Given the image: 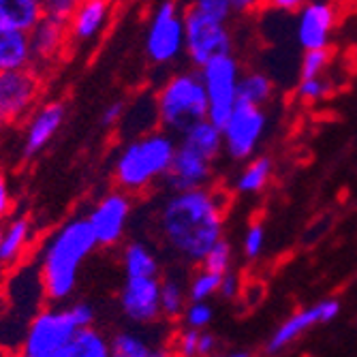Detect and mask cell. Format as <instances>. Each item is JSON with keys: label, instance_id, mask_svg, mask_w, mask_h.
<instances>
[{"label": "cell", "instance_id": "cell-1", "mask_svg": "<svg viewBox=\"0 0 357 357\" xmlns=\"http://www.w3.org/2000/svg\"><path fill=\"white\" fill-rule=\"evenodd\" d=\"M156 225L176 255L202 264L206 252L222 238L225 195L210 186L172 190L158 206Z\"/></svg>", "mask_w": 357, "mask_h": 357}, {"label": "cell", "instance_id": "cell-2", "mask_svg": "<svg viewBox=\"0 0 357 357\" xmlns=\"http://www.w3.org/2000/svg\"><path fill=\"white\" fill-rule=\"evenodd\" d=\"M99 246L88 225V218H71L47 240L41 257V284L43 294L52 302L67 300L75 287L79 268L92 250Z\"/></svg>", "mask_w": 357, "mask_h": 357}, {"label": "cell", "instance_id": "cell-3", "mask_svg": "<svg viewBox=\"0 0 357 357\" xmlns=\"http://www.w3.org/2000/svg\"><path fill=\"white\" fill-rule=\"evenodd\" d=\"M178 142L165 128L128 139L114 156V182L124 192H142L163 182L172 167Z\"/></svg>", "mask_w": 357, "mask_h": 357}, {"label": "cell", "instance_id": "cell-4", "mask_svg": "<svg viewBox=\"0 0 357 357\" xmlns=\"http://www.w3.org/2000/svg\"><path fill=\"white\" fill-rule=\"evenodd\" d=\"M154 99L158 124L172 135H180L192 122L208 118V96L199 71L169 75Z\"/></svg>", "mask_w": 357, "mask_h": 357}, {"label": "cell", "instance_id": "cell-5", "mask_svg": "<svg viewBox=\"0 0 357 357\" xmlns=\"http://www.w3.org/2000/svg\"><path fill=\"white\" fill-rule=\"evenodd\" d=\"M146 56L156 67H167L184 56V11L176 0H160L146 30Z\"/></svg>", "mask_w": 357, "mask_h": 357}, {"label": "cell", "instance_id": "cell-6", "mask_svg": "<svg viewBox=\"0 0 357 357\" xmlns=\"http://www.w3.org/2000/svg\"><path fill=\"white\" fill-rule=\"evenodd\" d=\"M197 71L208 96V120L222 128L238 103V84L242 77L240 60L234 54H222Z\"/></svg>", "mask_w": 357, "mask_h": 357}, {"label": "cell", "instance_id": "cell-7", "mask_svg": "<svg viewBox=\"0 0 357 357\" xmlns=\"http://www.w3.org/2000/svg\"><path fill=\"white\" fill-rule=\"evenodd\" d=\"M234 54V35L229 22L206 17L186 7L184 11V56L195 69H202L216 56Z\"/></svg>", "mask_w": 357, "mask_h": 357}, {"label": "cell", "instance_id": "cell-8", "mask_svg": "<svg viewBox=\"0 0 357 357\" xmlns=\"http://www.w3.org/2000/svg\"><path fill=\"white\" fill-rule=\"evenodd\" d=\"M77 323L69 308H45L30 321L24 338L26 357H62L67 344L77 334Z\"/></svg>", "mask_w": 357, "mask_h": 357}, {"label": "cell", "instance_id": "cell-9", "mask_svg": "<svg viewBox=\"0 0 357 357\" xmlns=\"http://www.w3.org/2000/svg\"><path fill=\"white\" fill-rule=\"evenodd\" d=\"M268 131L266 107L238 101L231 116L222 124V152L231 160L244 163L252 158Z\"/></svg>", "mask_w": 357, "mask_h": 357}, {"label": "cell", "instance_id": "cell-10", "mask_svg": "<svg viewBox=\"0 0 357 357\" xmlns=\"http://www.w3.org/2000/svg\"><path fill=\"white\" fill-rule=\"evenodd\" d=\"M41 90V75L35 67L0 71V126L24 122L37 109Z\"/></svg>", "mask_w": 357, "mask_h": 357}, {"label": "cell", "instance_id": "cell-11", "mask_svg": "<svg viewBox=\"0 0 357 357\" xmlns=\"http://www.w3.org/2000/svg\"><path fill=\"white\" fill-rule=\"evenodd\" d=\"M133 204L128 192L124 190H112L107 195L94 204V208L90 210L88 225L96 238V244L99 246H116L128 225V216H131Z\"/></svg>", "mask_w": 357, "mask_h": 357}, {"label": "cell", "instance_id": "cell-12", "mask_svg": "<svg viewBox=\"0 0 357 357\" xmlns=\"http://www.w3.org/2000/svg\"><path fill=\"white\" fill-rule=\"evenodd\" d=\"M340 312V302L338 300H323L317 302L296 314H291L287 321H282L276 328V332L272 334V338L266 344V353L268 355H278L280 351H284L287 347L294 344L302 334H306L308 330H312L314 326H321V323H330L338 317Z\"/></svg>", "mask_w": 357, "mask_h": 357}, {"label": "cell", "instance_id": "cell-13", "mask_svg": "<svg viewBox=\"0 0 357 357\" xmlns=\"http://www.w3.org/2000/svg\"><path fill=\"white\" fill-rule=\"evenodd\" d=\"M336 26V9L328 0H308L298 9L296 39L304 52L330 50L332 32Z\"/></svg>", "mask_w": 357, "mask_h": 357}, {"label": "cell", "instance_id": "cell-14", "mask_svg": "<svg viewBox=\"0 0 357 357\" xmlns=\"http://www.w3.org/2000/svg\"><path fill=\"white\" fill-rule=\"evenodd\" d=\"M120 306L133 323H152L160 314V280L158 276L128 278L120 294Z\"/></svg>", "mask_w": 357, "mask_h": 357}, {"label": "cell", "instance_id": "cell-15", "mask_svg": "<svg viewBox=\"0 0 357 357\" xmlns=\"http://www.w3.org/2000/svg\"><path fill=\"white\" fill-rule=\"evenodd\" d=\"M212 178H214V160L178 144L172 167L165 174L163 184L169 190H190V188L210 186Z\"/></svg>", "mask_w": 357, "mask_h": 357}, {"label": "cell", "instance_id": "cell-16", "mask_svg": "<svg viewBox=\"0 0 357 357\" xmlns=\"http://www.w3.org/2000/svg\"><path fill=\"white\" fill-rule=\"evenodd\" d=\"M28 35H30V47H32V67L39 71L45 67H52L69 47L67 20L45 15Z\"/></svg>", "mask_w": 357, "mask_h": 357}, {"label": "cell", "instance_id": "cell-17", "mask_svg": "<svg viewBox=\"0 0 357 357\" xmlns=\"http://www.w3.org/2000/svg\"><path fill=\"white\" fill-rule=\"evenodd\" d=\"M67 116V109L60 101H50L37 107L26 118V131H24V158H35L47 144L56 137L60 126Z\"/></svg>", "mask_w": 357, "mask_h": 357}, {"label": "cell", "instance_id": "cell-18", "mask_svg": "<svg viewBox=\"0 0 357 357\" xmlns=\"http://www.w3.org/2000/svg\"><path fill=\"white\" fill-rule=\"evenodd\" d=\"M112 20L109 0H82L77 9L67 20L69 24V43L88 45L101 37Z\"/></svg>", "mask_w": 357, "mask_h": 357}, {"label": "cell", "instance_id": "cell-19", "mask_svg": "<svg viewBox=\"0 0 357 357\" xmlns=\"http://www.w3.org/2000/svg\"><path fill=\"white\" fill-rule=\"evenodd\" d=\"M32 67L30 35L0 22V71H17Z\"/></svg>", "mask_w": 357, "mask_h": 357}, {"label": "cell", "instance_id": "cell-20", "mask_svg": "<svg viewBox=\"0 0 357 357\" xmlns=\"http://www.w3.org/2000/svg\"><path fill=\"white\" fill-rule=\"evenodd\" d=\"M178 144L216 163L218 156L222 154V128L210 122L208 118L197 120L178 135Z\"/></svg>", "mask_w": 357, "mask_h": 357}, {"label": "cell", "instance_id": "cell-21", "mask_svg": "<svg viewBox=\"0 0 357 357\" xmlns=\"http://www.w3.org/2000/svg\"><path fill=\"white\" fill-rule=\"evenodd\" d=\"M272 176H274V160L268 154L252 156L234 178V190L238 195L252 197V195H259L268 188Z\"/></svg>", "mask_w": 357, "mask_h": 357}, {"label": "cell", "instance_id": "cell-22", "mask_svg": "<svg viewBox=\"0 0 357 357\" xmlns=\"http://www.w3.org/2000/svg\"><path fill=\"white\" fill-rule=\"evenodd\" d=\"M32 240V225L28 218H11L0 234V266H15Z\"/></svg>", "mask_w": 357, "mask_h": 357}, {"label": "cell", "instance_id": "cell-23", "mask_svg": "<svg viewBox=\"0 0 357 357\" xmlns=\"http://www.w3.org/2000/svg\"><path fill=\"white\" fill-rule=\"evenodd\" d=\"M45 17L43 0H0V22L30 32Z\"/></svg>", "mask_w": 357, "mask_h": 357}, {"label": "cell", "instance_id": "cell-24", "mask_svg": "<svg viewBox=\"0 0 357 357\" xmlns=\"http://www.w3.org/2000/svg\"><path fill=\"white\" fill-rule=\"evenodd\" d=\"M274 96V82L261 71H242L238 84V101L266 107Z\"/></svg>", "mask_w": 357, "mask_h": 357}, {"label": "cell", "instance_id": "cell-25", "mask_svg": "<svg viewBox=\"0 0 357 357\" xmlns=\"http://www.w3.org/2000/svg\"><path fill=\"white\" fill-rule=\"evenodd\" d=\"M62 357H112L109 340L101 332L92 330V326L82 328L67 344Z\"/></svg>", "mask_w": 357, "mask_h": 357}, {"label": "cell", "instance_id": "cell-26", "mask_svg": "<svg viewBox=\"0 0 357 357\" xmlns=\"http://www.w3.org/2000/svg\"><path fill=\"white\" fill-rule=\"evenodd\" d=\"M124 272L128 278L139 276H158V259L156 255L142 242H131L122 255Z\"/></svg>", "mask_w": 357, "mask_h": 357}, {"label": "cell", "instance_id": "cell-27", "mask_svg": "<svg viewBox=\"0 0 357 357\" xmlns=\"http://www.w3.org/2000/svg\"><path fill=\"white\" fill-rule=\"evenodd\" d=\"M112 357H169V353L160 347H150L142 336L133 332H120L109 340Z\"/></svg>", "mask_w": 357, "mask_h": 357}, {"label": "cell", "instance_id": "cell-28", "mask_svg": "<svg viewBox=\"0 0 357 357\" xmlns=\"http://www.w3.org/2000/svg\"><path fill=\"white\" fill-rule=\"evenodd\" d=\"M186 289L180 280L167 278L160 282V314L165 317H178L186 308Z\"/></svg>", "mask_w": 357, "mask_h": 357}, {"label": "cell", "instance_id": "cell-29", "mask_svg": "<svg viewBox=\"0 0 357 357\" xmlns=\"http://www.w3.org/2000/svg\"><path fill=\"white\" fill-rule=\"evenodd\" d=\"M231 261H234V248L231 244L227 242L225 238H220L204 257L202 261V270H208V272H214V274H225L231 270Z\"/></svg>", "mask_w": 357, "mask_h": 357}, {"label": "cell", "instance_id": "cell-30", "mask_svg": "<svg viewBox=\"0 0 357 357\" xmlns=\"http://www.w3.org/2000/svg\"><path fill=\"white\" fill-rule=\"evenodd\" d=\"M218 284H220V274L202 270L197 276H195L186 289L188 300L190 302H208L212 296L218 294Z\"/></svg>", "mask_w": 357, "mask_h": 357}, {"label": "cell", "instance_id": "cell-31", "mask_svg": "<svg viewBox=\"0 0 357 357\" xmlns=\"http://www.w3.org/2000/svg\"><path fill=\"white\" fill-rule=\"evenodd\" d=\"M332 92V82L326 79L323 75L317 77H300V84L296 88L298 99L304 103H317Z\"/></svg>", "mask_w": 357, "mask_h": 357}, {"label": "cell", "instance_id": "cell-32", "mask_svg": "<svg viewBox=\"0 0 357 357\" xmlns=\"http://www.w3.org/2000/svg\"><path fill=\"white\" fill-rule=\"evenodd\" d=\"M188 9L218 22H229L234 15L231 0H190Z\"/></svg>", "mask_w": 357, "mask_h": 357}, {"label": "cell", "instance_id": "cell-33", "mask_svg": "<svg viewBox=\"0 0 357 357\" xmlns=\"http://www.w3.org/2000/svg\"><path fill=\"white\" fill-rule=\"evenodd\" d=\"M330 64V50H308L300 62V77H317L323 75Z\"/></svg>", "mask_w": 357, "mask_h": 357}, {"label": "cell", "instance_id": "cell-34", "mask_svg": "<svg viewBox=\"0 0 357 357\" xmlns=\"http://www.w3.org/2000/svg\"><path fill=\"white\" fill-rule=\"evenodd\" d=\"M214 310L208 302H190L184 308V323L190 330H204L212 323Z\"/></svg>", "mask_w": 357, "mask_h": 357}, {"label": "cell", "instance_id": "cell-35", "mask_svg": "<svg viewBox=\"0 0 357 357\" xmlns=\"http://www.w3.org/2000/svg\"><path fill=\"white\" fill-rule=\"evenodd\" d=\"M264 246H266V229H264V225L252 222L246 229L244 240H242L244 257L248 259V261H255V259L264 252Z\"/></svg>", "mask_w": 357, "mask_h": 357}, {"label": "cell", "instance_id": "cell-36", "mask_svg": "<svg viewBox=\"0 0 357 357\" xmlns=\"http://www.w3.org/2000/svg\"><path fill=\"white\" fill-rule=\"evenodd\" d=\"M79 3H82V0H43L45 15L60 17V20H69Z\"/></svg>", "mask_w": 357, "mask_h": 357}, {"label": "cell", "instance_id": "cell-37", "mask_svg": "<svg viewBox=\"0 0 357 357\" xmlns=\"http://www.w3.org/2000/svg\"><path fill=\"white\" fill-rule=\"evenodd\" d=\"M199 334L202 330H186L178 340L180 357H199Z\"/></svg>", "mask_w": 357, "mask_h": 357}, {"label": "cell", "instance_id": "cell-38", "mask_svg": "<svg viewBox=\"0 0 357 357\" xmlns=\"http://www.w3.org/2000/svg\"><path fill=\"white\" fill-rule=\"evenodd\" d=\"M242 294V280L238 274H234L231 270L225 272L220 276V284H218V296H222L225 300H236Z\"/></svg>", "mask_w": 357, "mask_h": 357}, {"label": "cell", "instance_id": "cell-39", "mask_svg": "<svg viewBox=\"0 0 357 357\" xmlns=\"http://www.w3.org/2000/svg\"><path fill=\"white\" fill-rule=\"evenodd\" d=\"M124 112H126V103H124V101H114V103H109V105L103 109V114H101L103 126H107V128L120 126V122H122V118H124Z\"/></svg>", "mask_w": 357, "mask_h": 357}, {"label": "cell", "instance_id": "cell-40", "mask_svg": "<svg viewBox=\"0 0 357 357\" xmlns=\"http://www.w3.org/2000/svg\"><path fill=\"white\" fill-rule=\"evenodd\" d=\"M73 321L77 323V328H90L94 323V308L86 302H77L73 306H69Z\"/></svg>", "mask_w": 357, "mask_h": 357}, {"label": "cell", "instance_id": "cell-41", "mask_svg": "<svg viewBox=\"0 0 357 357\" xmlns=\"http://www.w3.org/2000/svg\"><path fill=\"white\" fill-rule=\"evenodd\" d=\"M13 210V197H11V188L7 178L0 174V220L7 218Z\"/></svg>", "mask_w": 357, "mask_h": 357}, {"label": "cell", "instance_id": "cell-42", "mask_svg": "<svg viewBox=\"0 0 357 357\" xmlns=\"http://www.w3.org/2000/svg\"><path fill=\"white\" fill-rule=\"evenodd\" d=\"M264 3L276 11H282V13H291V11H298L300 7H304L308 0H264Z\"/></svg>", "mask_w": 357, "mask_h": 357}, {"label": "cell", "instance_id": "cell-43", "mask_svg": "<svg viewBox=\"0 0 357 357\" xmlns=\"http://www.w3.org/2000/svg\"><path fill=\"white\" fill-rule=\"evenodd\" d=\"M264 0H231V9H234V15H248L252 11L259 9V5H261Z\"/></svg>", "mask_w": 357, "mask_h": 357}, {"label": "cell", "instance_id": "cell-44", "mask_svg": "<svg viewBox=\"0 0 357 357\" xmlns=\"http://www.w3.org/2000/svg\"><path fill=\"white\" fill-rule=\"evenodd\" d=\"M216 349V338L208 332H202L199 334V357H206V355H212Z\"/></svg>", "mask_w": 357, "mask_h": 357}, {"label": "cell", "instance_id": "cell-45", "mask_svg": "<svg viewBox=\"0 0 357 357\" xmlns=\"http://www.w3.org/2000/svg\"><path fill=\"white\" fill-rule=\"evenodd\" d=\"M225 357H250L246 351H236V353H229V355H225Z\"/></svg>", "mask_w": 357, "mask_h": 357}, {"label": "cell", "instance_id": "cell-46", "mask_svg": "<svg viewBox=\"0 0 357 357\" xmlns=\"http://www.w3.org/2000/svg\"><path fill=\"white\" fill-rule=\"evenodd\" d=\"M109 3H112V5H114V3H116V0H109Z\"/></svg>", "mask_w": 357, "mask_h": 357}, {"label": "cell", "instance_id": "cell-47", "mask_svg": "<svg viewBox=\"0 0 357 357\" xmlns=\"http://www.w3.org/2000/svg\"><path fill=\"white\" fill-rule=\"evenodd\" d=\"M0 234H3V227H0Z\"/></svg>", "mask_w": 357, "mask_h": 357}, {"label": "cell", "instance_id": "cell-48", "mask_svg": "<svg viewBox=\"0 0 357 357\" xmlns=\"http://www.w3.org/2000/svg\"><path fill=\"white\" fill-rule=\"evenodd\" d=\"M24 357H26V355H24Z\"/></svg>", "mask_w": 357, "mask_h": 357}]
</instances>
